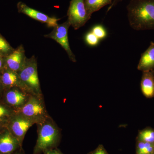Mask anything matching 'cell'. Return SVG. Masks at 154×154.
Segmentation results:
<instances>
[{"instance_id": "5b68a950", "label": "cell", "mask_w": 154, "mask_h": 154, "mask_svg": "<svg viewBox=\"0 0 154 154\" xmlns=\"http://www.w3.org/2000/svg\"><path fill=\"white\" fill-rule=\"evenodd\" d=\"M85 0H71L68 10V20L75 30L83 27L91 19L86 10Z\"/></svg>"}, {"instance_id": "d4e9b609", "label": "cell", "mask_w": 154, "mask_h": 154, "mask_svg": "<svg viewBox=\"0 0 154 154\" xmlns=\"http://www.w3.org/2000/svg\"><path fill=\"white\" fill-rule=\"evenodd\" d=\"M122 0H113V2H112V4L110 6V7L108 8L107 9V12L110 11V10H111L113 7H114L115 5H116L119 2H121Z\"/></svg>"}, {"instance_id": "e0dca14e", "label": "cell", "mask_w": 154, "mask_h": 154, "mask_svg": "<svg viewBox=\"0 0 154 154\" xmlns=\"http://www.w3.org/2000/svg\"><path fill=\"white\" fill-rule=\"evenodd\" d=\"M137 141L154 144V129L147 128L139 131L137 137Z\"/></svg>"}, {"instance_id": "484cf974", "label": "cell", "mask_w": 154, "mask_h": 154, "mask_svg": "<svg viewBox=\"0 0 154 154\" xmlns=\"http://www.w3.org/2000/svg\"><path fill=\"white\" fill-rule=\"evenodd\" d=\"M4 91H5V88H4L2 84L1 81H0V100L2 99Z\"/></svg>"}, {"instance_id": "30bf717a", "label": "cell", "mask_w": 154, "mask_h": 154, "mask_svg": "<svg viewBox=\"0 0 154 154\" xmlns=\"http://www.w3.org/2000/svg\"><path fill=\"white\" fill-rule=\"evenodd\" d=\"M22 147L7 128L0 132V154H13Z\"/></svg>"}, {"instance_id": "4316f807", "label": "cell", "mask_w": 154, "mask_h": 154, "mask_svg": "<svg viewBox=\"0 0 154 154\" xmlns=\"http://www.w3.org/2000/svg\"><path fill=\"white\" fill-rule=\"evenodd\" d=\"M13 154H26V153L24 151V149L23 148H21L20 149H19L18 150H17V152H15Z\"/></svg>"}, {"instance_id": "7402d4cb", "label": "cell", "mask_w": 154, "mask_h": 154, "mask_svg": "<svg viewBox=\"0 0 154 154\" xmlns=\"http://www.w3.org/2000/svg\"><path fill=\"white\" fill-rule=\"evenodd\" d=\"M88 154H109L102 144H99L97 147L92 151L89 152Z\"/></svg>"}, {"instance_id": "7a4b0ae2", "label": "cell", "mask_w": 154, "mask_h": 154, "mask_svg": "<svg viewBox=\"0 0 154 154\" xmlns=\"http://www.w3.org/2000/svg\"><path fill=\"white\" fill-rule=\"evenodd\" d=\"M36 125L37 139L33 154H43L48 150L57 148L61 139V133L51 116H49Z\"/></svg>"}, {"instance_id": "277c9868", "label": "cell", "mask_w": 154, "mask_h": 154, "mask_svg": "<svg viewBox=\"0 0 154 154\" xmlns=\"http://www.w3.org/2000/svg\"><path fill=\"white\" fill-rule=\"evenodd\" d=\"M17 112L37 124L49 116L45 107L43 95H31L28 101Z\"/></svg>"}, {"instance_id": "cb8c5ba5", "label": "cell", "mask_w": 154, "mask_h": 154, "mask_svg": "<svg viewBox=\"0 0 154 154\" xmlns=\"http://www.w3.org/2000/svg\"><path fill=\"white\" fill-rule=\"evenodd\" d=\"M5 57L0 55V72L2 71L5 68Z\"/></svg>"}, {"instance_id": "9c48e42d", "label": "cell", "mask_w": 154, "mask_h": 154, "mask_svg": "<svg viewBox=\"0 0 154 154\" xmlns=\"http://www.w3.org/2000/svg\"><path fill=\"white\" fill-rule=\"evenodd\" d=\"M17 6L19 13L25 14L38 22L45 23L49 28H54L57 26L58 25L57 22L60 19L54 17H49L44 13L30 8L22 2H19Z\"/></svg>"}, {"instance_id": "ffe728a7", "label": "cell", "mask_w": 154, "mask_h": 154, "mask_svg": "<svg viewBox=\"0 0 154 154\" xmlns=\"http://www.w3.org/2000/svg\"><path fill=\"white\" fill-rule=\"evenodd\" d=\"M92 32L99 39H103L107 36V32L103 26L101 25H96L92 28Z\"/></svg>"}, {"instance_id": "ba28073f", "label": "cell", "mask_w": 154, "mask_h": 154, "mask_svg": "<svg viewBox=\"0 0 154 154\" xmlns=\"http://www.w3.org/2000/svg\"><path fill=\"white\" fill-rule=\"evenodd\" d=\"M31 95L21 88H13L5 89L2 99L5 104L17 112L26 104Z\"/></svg>"}, {"instance_id": "7c38bea8", "label": "cell", "mask_w": 154, "mask_h": 154, "mask_svg": "<svg viewBox=\"0 0 154 154\" xmlns=\"http://www.w3.org/2000/svg\"><path fill=\"white\" fill-rule=\"evenodd\" d=\"M0 81L5 90L13 88H18L29 93L22 82L19 74L17 72L5 68L0 72Z\"/></svg>"}, {"instance_id": "3957f363", "label": "cell", "mask_w": 154, "mask_h": 154, "mask_svg": "<svg viewBox=\"0 0 154 154\" xmlns=\"http://www.w3.org/2000/svg\"><path fill=\"white\" fill-rule=\"evenodd\" d=\"M37 68V60L33 55L26 58L24 66L18 73L22 82L30 94L42 96Z\"/></svg>"}, {"instance_id": "8992f818", "label": "cell", "mask_w": 154, "mask_h": 154, "mask_svg": "<svg viewBox=\"0 0 154 154\" xmlns=\"http://www.w3.org/2000/svg\"><path fill=\"white\" fill-rule=\"evenodd\" d=\"M34 124L33 122L17 112L10 119L6 127L22 146L26 133Z\"/></svg>"}, {"instance_id": "8fae6325", "label": "cell", "mask_w": 154, "mask_h": 154, "mask_svg": "<svg viewBox=\"0 0 154 154\" xmlns=\"http://www.w3.org/2000/svg\"><path fill=\"white\" fill-rule=\"evenodd\" d=\"M27 58L24 46L21 45L12 53L5 57V68L18 72L24 66Z\"/></svg>"}, {"instance_id": "6da1fadb", "label": "cell", "mask_w": 154, "mask_h": 154, "mask_svg": "<svg viewBox=\"0 0 154 154\" xmlns=\"http://www.w3.org/2000/svg\"><path fill=\"white\" fill-rule=\"evenodd\" d=\"M127 10L133 29L154 30V0H130Z\"/></svg>"}, {"instance_id": "52a82bcc", "label": "cell", "mask_w": 154, "mask_h": 154, "mask_svg": "<svg viewBox=\"0 0 154 154\" xmlns=\"http://www.w3.org/2000/svg\"><path fill=\"white\" fill-rule=\"evenodd\" d=\"M71 26L68 20L63 24H58L53 28L52 31L49 34L45 35V38H50L59 43L65 50L69 58L73 62H76L75 56L70 47L68 38V30Z\"/></svg>"}, {"instance_id": "f1b7e54d", "label": "cell", "mask_w": 154, "mask_h": 154, "mask_svg": "<svg viewBox=\"0 0 154 154\" xmlns=\"http://www.w3.org/2000/svg\"><path fill=\"white\" fill-rule=\"evenodd\" d=\"M154 154V153H153V154Z\"/></svg>"}, {"instance_id": "9a60e30c", "label": "cell", "mask_w": 154, "mask_h": 154, "mask_svg": "<svg viewBox=\"0 0 154 154\" xmlns=\"http://www.w3.org/2000/svg\"><path fill=\"white\" fill-rule=\"evenodd\" d=\"M113 0H85L86 10L88 15L91 17L92 14L99 11L105 6L111 5Z\"/></svg>"}, {"instance_id": "ac0fdd59", "label": "cell", "mask_w": 154, "mask_h": 154, "mask_svg": "<svg viewBox=\"0 0 154 154\" xmlns=\"http://www.w3.org/2000/svg\"><path fill=\"white\" fill-rule=\"evenodd\" d=\"M136 154H152L154 153V144L137 141Z\"/></svg>"}, {"instance_id": "2e32d148", "label": "cell", "mask_w": 154, "mask_h": 154, "mask_svg": "<svg viewBox=\"0 0 154 154\" xmlns=\"http://www.w3.org/2000/svg\"><path fill=\"white\" fill-rule=\"evenodd\" d=\"M17 111L4 102H0V124L6 127L10 119Z\"/></svg>"}, {"instance_id": "83f0119b", "label": "cell", "mask_w": 154, "mask_h": 154, "mask_svg": "<svg viewBox=\"0 0 154 154\" xmlns=\"http://www.w3.org/2000/svg\"><path fill=\"white\" fill-rule=\"evenodd\" d=\"M5 128H6L3 125H2L0 124V132H1Z\"/></svg>"}, {"instance_id": "4fadbf2b", "label": "cell", "mask_w": 154, "mask_h": 154, "mask_svg": "<svg viewBox=\"0 0 154 154\" xmlns=\"http://www.w3.org/2000/svg\"><path fill=\"white\" fill-rule=\"evenodd\" d=\"M137 68L145 72L154 70V42H151L148 48L142 54Z\"/></svg>"}, {"instance_id": "d6986e66", "label": "cell", "mask_w": 154, "mask_h": 154, "mask_svg": "<svg viewBox=\"0 0 154 154\" xmlns=\"http://www.w3.org/2000/svg\"><path fill=\"white\" fill-rule=\"evenodd\" d=\"M14 49L5 38L0 34V55L7 56L12 53Z\"/></svg>"}, {"instance_id": "44dd1931", "label": "cell", "mask_w": 154, "mask_h": 154, "mask_svg": "<svg viewBox=\"0 0 154 154\" xmlns=\"http://www.w3.org/2000/svg\"><path fill=\"white\" fill-rule=\"evenodd\" d=\"M85 41L91 46H96L99 43V39L91 31L88 32L85 36Z\"/></svg>"}, {"instance_id": "603a6c76", "label": "cell", "mask_w": 154, "mask_h": 154, "mask_svg": "<svg viewBox=\"0 0 154 154\" xmlns=\"http://www.w3.org/2000/svg\"><path fill=\"white\" fill-rule=\"evenodd\" d=\"M43 154H64L61 152L60 149L58 148L51 149L46 151L43 153Z\"/></svg>"}, {"instance_id": "5bb4252c", "label": "cell", "mask_w": 154, "mask_h": 154, "mask_svg": "<svg viewBox=\"0 0 154 154\" xmlns=\"http://www.w3.org/2000/svg\"><path fill=\"white\" fill-rule=\"evenodd\" d=\"M141 90L147 98L154 96V70L143 72L140 83Z\"/></svg>"}]
</instances>
